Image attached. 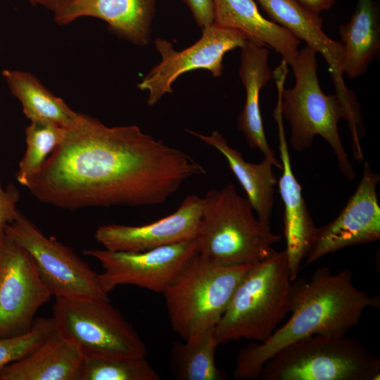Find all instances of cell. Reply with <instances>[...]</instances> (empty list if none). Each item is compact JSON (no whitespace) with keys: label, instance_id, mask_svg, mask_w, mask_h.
<instances>
[{"label":"cell","instance_id":"obj_1","mask_svg":"<svg viewBox=\"0 0 380 380\" xmlns=\"http://www.w3.org/2000/svg\"><path fill=\"white\" fill-rule=\"evenodd\" d=\"M206 170L137 125L108 127L83 115L27 188L41 203L75 210L160 205Z\"/></svg>","mask_w":380,"mask_h":380},{"label":"cell","instance_id":"obj_2","mask_svg":"<svg viewBox=\"0 0 380 380\" xmlns=\"http://www.w3.org/2000/svg\"><path fill=\"white\" fill-rule=\"evenodd\" d=\"M379 297L359 290L349 269L336 274L325 267L317 269L310 279L292 281L291 316L265 342L241 348L236 359L234 377L259 378L265 363L286 346L316 334L347 335L360 323L364 310L379 308Z\"/></svg>","mask_w":380,"mask_h":380},{"label":"cell","instance_id":"obj_3","mask_svg":"<svg viewBox=\"0 0 380 380\" xmlns=\"http://www.w3.org/2000/svg\"><path fill=\"white\" fill-rule=\"evenodd\" d=\"M317 53L307 45L299 50L291 66L296 83L286 90L282 86L288 70L285 62L281 63L274 74L279 77L277 106L290 124V143L294 150L304 151L311 146L316 135L322 137L334 152L341 173L352 180L356 173L341 143L338 124L342 118L348 121L354 158L359 162L364 160L360 142L364 134L360 106L355 95L345 96L336 92L327 95L323 92L317 77Z\"/></svg>","mask_w":380,"mask_h":380},{"label":"cell","instance_id":"obj_4","mask_svg":"<svg viewBox=\"0 0 380 380\" xmlns=\"http://www.w3.org/2000/svg\"><path fill=\"white\" fill-rule=\"evenodd\" d=\"M203 205L196 241L197 253L226 266L253 265L271 257L281 236L254 215L248 200L233 183L210 189Z\"/></svg>","mask_w":380,"mask_h":380},{"label":"cell","instance_id":"obj_5","mask_svg":"<svg viewBox=\"0 0 380 380\" xmlns=\"http://www.w3.org/2000/svg\"><path fill=\"white\" fill-rule=\"evenodd\" d=\"M291 283L285 250L253 265L214 329L217 345L266 341L290 312Z\"/></svg>","mask_w":380,"mask_h":380},{"label":"cell","instance_id":"obj_6","mask_svg":"<svg viewBox=\"0 0 380 380\" xmlns=\"http://www.w3.org/2000/svg\"><path fill=\"white\" fill-rule=\"evenodd\" d=\"M251 266H226L193 255L163 293L172 329L184 340L214 329Z\"/></svg>","mask_w":380,"mask_h":380},{"label":"cell","instance_id":"obj_7","mask_svg":"<svg viewBox=\"0 0 380 380\" xmlns=\"http://www.w3.org/2000/svg\"><path fill=\"white\" fill-rule=\"evenodd\" d=\"M380 359L347 335L316 334L281 349L263 365L262 380H379Z\"/></svg>","mask_w":380,"mask_h":380},{"label":"cell","instance_id":"obj_8","mask_svg":"<svg viewBox=\"0 0 380 380\" xmlns=\"http://www.w3.org/2000/svg\"><path fill=\"white\" fill-rule=\"evenodd\" d=\"M52 317L84 356L147 355L144 342L110 299L57 297Z\"/></svg>","mask_w":380,"mask_h":380},{"label":"cell","instance_id":"obj_9","mask_svg":"<svg viewBox=\"0 0 380 380\" xmlns=\"http://www.w3.org/2000/svg\"><path fill=\"white\" fill-rule=\"evenodd\" d=\"M4 230L32 255L52 296L109 299L101 286L99 274L87 262L55 236H46L19 210Z\"/></svg>","mask_w":380,"mask_h":380},{"label":"cell","instance_id":"obj_10","mask_svg":"<svg viewBox=\"0 0 380 380\" xmlns=\"http://www.w3.org/2000/svg\"><path fill=\"white\" fill-rule=\"evenodd\" d=\"M248 40L243 32L215 23L203 28L200 39L194 44L179 51L170 41L157 37L154 45L160 61L144 77L137 88L148 91L146 103L153 106L166 94L173 92L172 84L184 73L203 69L215 77H220L224 55L241 48Z\"/></svg>","mask_w":380,"mask_h":380},{"label":"cell","instance_id":"obj_11","mask_svg":"<svg viewBox=\"0 0 380 380\" xmlns=\"http://www.w3.org/2000/svg\"><path fill=\"white\" fill-rule=\"evenodd\" d=\"M52 295L30 253L0 232V338L29 332L38 310Z\"/></svg>","mask_w":380,"mask_h":380},{"label":"cell","instance_id":"obj_12","mask_svg":"<svg viewBox=\"0 0 380 380\" xmlns=\"http://www.w3.org/2000/svg\"><path fill=\"white\" fill-rule=\"evenodd\" d=\"M197 253L196 239L141 252L85 250L84 254L99 260L103 290L108 294L120 285H134L163 293L172 280Z\"/></svg>","mask_w":380,"mask_h":380},{"label":"cell","instance_id":"obj_13","mask_svg":"<svg viewBox=\"0 0 380 380\" xmlns=\"http://www.w3.org/2000/svg\"><path fill=\"white\" fill-rule=\"evenodd\" d=\"M379 180V174L365 162L362 179L344 208L333 221L317 227L306 264L348 246L379 240L380 207L376 192Z\"/></svg>","mask_w":380,"mask_h":380},{"label":"cell","instance_id":"obj_14","mask_svg":"<svg viewBox=\"0 0 380 380\" xmlns=\"http://www.w3.org/2000/svg\"><path fill=\"white\" fill-rule=\"evenodd\" d=\"M203 205V198L188 195L174 213L165 217L139 226L101 225L94 238L105 249L127 252L145 251L194 239Z\"/></svg>","mask_w":380,"mask_h":380},{"label":"cell","instance_id":"obj_15","mask_svg":"<svg viewBox=\"0 0 380 380\" xmlns=\"http://www.w3.org/2000/svg\"><path fill=\"white\" fill-rule=\"evenodd\" d=\"M274 116L279 130V152L282 171L278 182L279 191L284 205V236L291 280L298 277L302 260L310 252L316 235L315 227L305 199L302 188L292 170L284 134L282 115L275 108Z\"/></svg>","mask_w":380,"mask_h":380},{"label":"cell","instance_id":"obj_16","mask_svg":"<svg viewBox=\"0 0 380 380\" xmlns=\"http://www.w3.org/2000/svg\"><path fill=\"white\" fill-rule=\"evenodd\" d=\"M156 0H73L53 14L58 25L84 17L105 21L118 37L138 46L150 42Z\"/></svg>","mask_w":380,"mask_h":380},{"label":"cell","instance_id":"obj_17","mask_svg":"<svg viewBox=\"0 0 380 380\" xmlns=\"http://www.w3.org/2000/svg\"><path fill=\"white\" fill-rule=\"evenodd\" d=\"M271 20L288 30L307 46L322 55L327 61L338 94L353 95L343 79V46L329 38L322 30V19L302 6L297 0H257Z\"/></svg>","mask_w":380,"mask_h":380},{"label":"cell","instance_id":"obj_18","mask_svg":"<svg viewBox=\"0 0 380 380\" xmlns=\"http://www.w3.org/2000/svg\"><path fill=\"white\" fill-rule=\"evenodd\" d=\"M241 49L239 75L246 90V101L237 119V127L250 147L259 149L281 170V163L267 141L260 108V90L274 77L268 62L270 51L267 46L251 40Z\"/></svg>","mask_w":380,"mask_h":380},{"label":"cell","instance_id":"obj_19","mask_svg":"<svg viewBox=\"0 0 380 380\" xmlns=\"http://www.w3.org/2000/svg\"><path fill=\"white\" fill-rule=\"evenodd\" d=\"M214 23L239 30L251 41L270 46L291 66L300 39L282 26L264 18L253 0H212Z\"/></svg>","mask_w":380,"mask_h":380},{"label":"cell","instance_id":"obj_20","mask_svg":"<svg viewBox=\"0 0 380 380\" xmlns=\"http://www.w3.org/2000/svg\"><path fill=\"white\" fill-rule=\"evenodd\" d=\"M84 355L56 330L37 348L0 369V380H77Z\"/></svg>","mask_w":380,"mask_h":380},{"label":"cell","instance_id":"obj_21","mask_svg":"<svg viewBox=\"0 0 380 380\" xmlns=\"http://www.w3.org/2000/svg\"><path fill=\"white\" fill-rule=\"evenodd\" d=\"M205 144L220 152L226 158L229 168L243 188L258 219L270 228V217L274 201V186L277 179L273 172L274 163L269 158L260 163L246 161L241 152L230 146L227 139L218 131L214 130L209 135L186 129Z\"/></svg>","mask_w":380,"mask_h":380},{"label":"cell","instance_id":"obj_22","mask_svg":"<svg viewBox=\"0 0 380 380\" xmlns=\"http://www.w3.org/2000/svg\"><path fill=\"white\" fill-rule=\"evenodd\" d=\"M343 73L350 79L362 76L380 53V14L374 0H357L350 21L341 25Z\"/></svg>","mask_w":380,"mask_h":380},{"label":"cell","instance_id":"obj_23","mask_svg":"<svg viewBox=\"0 0 380 380\" xmlns=\"http://www.w3.org/2000/svg\"><path fill=\"white\" fill-rule=\"evenodd\" d=\"M2 76L30 121H46L69 129L82 120L84 114L73 110L31 72L6 69L2 71Z\"/></svg>","mask_w":380,"mask_h":380},{"label":"cell","instance_id":"obj_24","mask_svg":"<svg viewBox=\"0 0 380 380\" xmlns=\"http://www.w3.org/2000/svg\"><path fill=\"white\" fill-rule=\"evenodd\" d=\"M214 329L199 333L181 343L175 341L171 349V368L179 380H220L223 373L217 367L215 352L218 346Z\"/></svg>","mask_w":380,"mask_h":380},{"label":"cell","instance_id":"obj_25","mask_svg":"<svg viewBox=\"0 0 380 380\" xmlns=\"http://www.w3.org/2000/svg\"><path fill=\"white\" fill-rule=\"evenodd\" d=\"M67 129L46 121H30L25 128L26 150L18 165L17 181L27 187L49 156L63 141Z\"/></svg>","mask_w":380,"mask_h":380},{"label":"cell","instance_id":"obj_26","mask_svg":"<svg viewBox=\"0 0 380 380\" xmlns=\"http://www.w3.org/2000/svg\"><path fill=\"white\" fill-rule=\"evenodd\" d=\"M146 356H84L77 380H159Z\"/></svg>","mask_w":380,"mask_h":380},{"label":"cell","instance_id":"obj_27","mask_svg":"<svg viewBox=\"0 0 380 380\" xmlns=\"http://www.w3.org/2000/svg\"><path fill=\"white\" fill-rule=\"evenodd\" d=\"M56 329L53 317H39L34 319L29 332L17 336L0 338V369L32 353Z\"/></svg>","mask_w":380,"mask_h":380},{"label":"cell","instance_id":"obj_28","mask_svg":"<svg viewBox=\"0 0 380 380\" xmlns=\"http://www.w3.org/2000/svg\"><path fill=\"white\" fill-rule=\"evenodd\" d=\"M19 198L20 193L15 186L9 184L4 189L0 182V232L17 215Z\"/></svg>","mask_w":380,"mask_h":380},{"label":"cell","instance_id":"obj_29","mask_svg":"<svg viewBox=\"0 0 380 380\" xmlns=\"http://www.w3.org/2000/svg\"><path fill=\"white\" fill-rule=\"evenodd\" d=\"M189 8L197 25L204 28L214 23L212 0H182Z\"/></svg>","mask_w":380,"mask_h":380},{"label":"cell","instance_id":"obj_30","mask_svg":"<svg viewBox=\"0 0 380 380\" xmlns=\"http://www.w3.org/2000/svg\"><path fill=\"white\" fill-rule=\"evenodd\" d=\"M302 6L320 15L321 13L328 11L334 5L336 0H297Z\"/></svg>","mask_w":380,"mask_h":380},{"label":"cell","instance_id":"obj_31","mask_svg":"<svg viewBox=\"0 0 380 380\" xmlns=\"http://www.w3.org/2000/svg\"><path fill=\"white\" fill-rule=\"evenodd\" d=\"M30 4L42 6L51 12L53 14L67 5L73 0H26Z\"/></svg>","mask_w":380,"mask_h":380}]
</instances>
